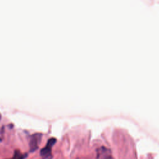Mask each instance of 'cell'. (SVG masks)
<instances>
[{
  "label": "cell",
  "mask_w": 159,
  "mask_h": 159,
  "mask_svg": "<svg viewBox=\"0 0 159 159\" xmlns=\"http://www.w3.org/2000/svg\"><path fill=\"white\" fill-rule=\"evenodd\" d=\"M27 156V153H22L19 150H16L14 152L13 156L10 159H25Z\"/></svg>",
  "instance_id": "cell-4"
},
{
  "label": "cell",
  "mask_w": 159,
  "mask_h": 159,
  "mask_svg": "<svg viewBox=\"0 0 159 159\" xmlns=\"http://www.w3.org/2000/svg\"><path fill=\"white\" fill-rule=\"evenodd\" d=\"M56 142H57V140L54 137H52L48 140L46 145L40 150V154L42 159L52 158V146L56 143Z\"/></svg>",
  "instance_id": "cell-1"
},
{
  "label": "cell",
  "mask_w": 159,
  "mask_h": 159,
  "mask_svg": "<svg viewBox=\"0 0 159 159\" xmlns=\"http://www.w3.org/2000/svg\"><path fill=\"white\" fill-rule=\"evenodd\" d=\"M41 139H42V134L40 133L34 134L30 137L29 150L30 152H33L38 148L39 144L40 142Z\"/></svg>",
  "instance_id": "cell-2"
},
{
  "label": "cell",
  "mask_w": 159,
  "mask_h": 159,
  "mask_svg": "<svg viewBox=\"0 0 159 159\" xmlns=\"http://www.w3.org/2000/svg\"><path fill=\"white\" fill-rule=\"evenodd\" d=\"M97 158L98 159H114L110 150L103 146L97 150Z\"/></svg>",
  "instance_id": "cell-3"
}]
</instances>
